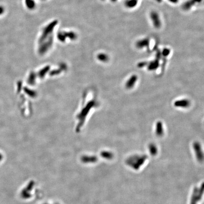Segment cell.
Returning a JSON list of instances; mask_svg holds the SVG:
<instances>
[{
    "label": "cell",
    "mask_w": 204,
    "mask_h": 204,
    "mask_svg": "<svg viewBox=\"0 0 204 204\" xmlns=\"http://www.w3.org/2000/svg\"><path fill=\"white\" fill-rule=\"evenodd\" d=\"M190 102L188 99H187L178 100L174 103V105L176 107L187 108L190 106Z\"/></svg>",
    "instance_id": "2"
},
{
    "label": "cell",
    "mask_w": 204,
    "mask_h": 204,
    "mask_svg": "<svg viewBox=\"0 0 204 204\" xmlns=\"http://www.w3.org/2000/svg\"><path fill=\"white\" fill-rule=\"evenodd\" d=\"M156 2H158V3H161L162 2V0H156Z\"/></svg>",
    "instance_id": "15"
},
{
    "label": "cell",
    "mask_w": 204,
    "mask_h": 204,
    "mask_svg": "<svg viewBox=\"0 0 204 204\" xmlns=\"http://www.w3.org/2000/svg\"><path fill=\"white\" fill-rule=\"evenodd\" d=\"M150 17L152 21L154 26L156 28H160L162 24L158 14L156 11H152L150 13Z\"/></svg>",
    "instance_id": "1"
},
{
    "label": "cell",
    "mask_w": 204,
    "mask_h": 204,
    "mask_svg": "<svg viewBox=\"0 0 204 204\" xmlns=\"http://www.w3.org/2000/svg\"><path fill=\"white\" fill-rule=\"evenodd\" d=\"M3 11H4V8H3L2 6H0V15L2 14L3 12Z\"/></svg>",
    "instance_id": "13"
},
{
    "label": "cell",
    "mask_w": 204,
    "mask_h": 204,
    "mask_svg": "<svg viewBox=\"0 0 204 204\" xmlns=\"http://www.w3.org/2000/svg\"><path fill=\"white\" fill-rule=\"evenodd\" d=\"M138 79V77L136 75H133L130 76L126 83V87L128 89H131L135 85Z\"/></svg>",
    "instance_id": "3"
},
{
    "label": "cell",
    "mask_w": 204,
    "mask_h": 204,
    "mask_svg": "<svg viewBox=\"0 0 204 204\" xmlns=\"http://www.w3.org/2000/svg\"><path fill=\"white\" fill-rule=\"evenodd\" d=\"M164 132L163 124L162 122L158 121L156 124V135L158 137L163 136Z\"/></svg>",
    "instance_id": "6"
},
{
    "label": "cell",
    "mask_w": 204,
    "mask_h": 204,
    "mask_svg": "<svg viewBox=\"0 0 204 204\" xmlns=\"http://www.w3.org/2000/svg\"><path fill=\"white\" fill-rule=\"evenodd\" d=\"M150 41L148 38H144L138 41L136 43V46L138 48L142 49L144 47L149 48Z\"/></svg>",
    "instance_id": "4"
},
{
    "label": "cell",
    "mask_w": 204,
    "mask_h": 204,
    "mask_svg": "<svg viewBox=\"0 0 204 204\" xmlns=\"http://www.w3.org/2000/svg\"><path fill=\"white\" fill-rule=\"evenodd\" d=\"M111 1H113V2H116L117 0H111Z\"/></svg>",
    "instance_id": "16"
},
{
    "label": "cell",
    "mask_w": 204,
    "mask_h": 204,
    "mask_svg": "<svg viewBox=\"0 0 204 204\" xmlns=\"http://www.w3.org/2000/svg\"><path fill=\"white\" fill-rule=\"evenodd\" d=\"M100 58L102 61H106L108 59V57L105 54H101L100 56Z\"/></svg>",
    "instance_id": "12"
},
{
    "label": "cell",
    "mask_w": 204,
    "mask_h": 204,
    "mask_svg": "<svg viewBox=\"0 0 204 204\" xmlns=\"http://www.w3.org/2000/svg\"><path fill=\"white\" fill-rule=\"evenodd\" d=\"M202 0H189L184 3L182 6V8L185 11H188L192 8L193 6L196 3H200Z\"/></svg>",
    "instance_id": "5"
},
{
    "label": "cell",
    "mask_w": 204,
    "mask_h": 204,
    "mask_svg": "<svg viewBox=\"0 0 204 204\" xmlns=\"http://www.w3.org/2000/svg\"><path fill=\"white\" fill-rule=\"evenodd\" d=\"M147 65V69L149 71H155L158 68L159 66V60L156 59V60H154L148 63Z\"/></svg>",
    "instance_id": "7"
},
{
    "label": "cell",
    "mask_w": 204,
    "mask_h": 204,
    "mask_svg": "<svg viewBox=\"0 0 204 204\" xmlns=\"http://www.w3.org/2000/svg\"><path fill=\"white\" fill-rule=\"evenodd\" d=\"M170 50L168 48H164L162 51L161 54L164 57H167L170 54Z\"/></svg>",
    "instance_id": "9"
},
{
    "label": "cell",
    "mask_w": 204,
    "mask_h": 204,
    "mask_svg": "<svg viewBox=\"0 0 204 204\" xmlns=\"http://www.w3.org/2000/svg\"><path fill=\"white\" fill-rule=\"evenodd\" d=\"M139 0H128L125 2V5L129 8H133L138 4Z\"/></svg>",
    "instance_id": "8"
},
{
    "label": "cell",
    "mask_w": 204,
    "mask_h": 204,
    "mask_svg": "<svg viewBox=\"0 0 204 204\" xmlns=\"http://www.w3.org/2000/svg\"><path fill=\"white\" fill-rule=\"evenodd\" d=\"M170 2L171 3H176L178 2V0H169Z\"/></svg>",
    "instance_id": "14"
},
{
    "label": "cell",
    "mask_w": 204,
    "mask_h": 204,
    "mask_svg": "<svg viewBox=\"0 0 204 204\" xmlns=\"http://www.w3.org/2000/svg\"><path fill=\"white\" fill-rule=\"evenodd\" d=\"M149 150H150V152L152 154H156L157 152V148H156V146L153 144H150Z\"/></svg>",
    "instance_id": "10"
},
{
    "label": "cell",
    "mask_w": 204,
    "mask_h": 204,
    "mask_svg": "<svg viewBox=\"0 0 204 204\" xmlns=\"http://www.w3.org/2000/svg\"><path fill=\"white\" fill-rule=\"evenodd\" d=\"M148 62H139L138 64V67L139 68H142L146 66H147L148 64Z\"/></svg>",
    "instance_id": "11"
}]
</instances>
